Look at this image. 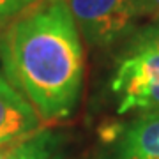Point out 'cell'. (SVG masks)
<instances>
[{
    "instance_id": "7a4b0ae2",
    "label": "cell",
    "mask_w": 159,
    "mask_h": 159,
    "mask_svg": "<svg viewBox=\"0 0 159 159\" xmlns=\"http://www.w3.org/2000/svg\"><path fill=\"white\" fill-rule=\"evenodd\" d=\"M120 115L159 113V51H127L111 80Z\"/></svg>"
},
{
    "instance_id": "9c48e42d",
    "label": "cell",
    "mask_w": 159,
    "mask_h": 159,
    "mask_svg": "<svg viewBox=\"0 0 159 159\" xmlns=\"http://www.w3.org/2000/svg\"><path fill=\"white\" fill-rule=\"evenodd\" d=\"M140 16H147L154 21H159V0H136Z\"/></svg>"
},
{
    "instance_id": "8fae6325",
    "label": "cell",
    "mask_w": 159,
    "mask_h": 159,
    "mask_svg": "<svg viewBox=\"0 0 159 159\" xmlns=\"http://www.w3.org/2000/svg\"><path fill=\"white\" fill-rule=\"evenodd\" d=\"M0 159H7V156L4 152H0Z\"/></svg>"
},
{
    "instance_id": "5b68a950",
    "label": "cell",
    "mask_w": 159,
    "mask_h": 159,
    "mask_svg": "<svg viewBox=\"0 0 159 159\" xmlns=\"http://www.w3.org/2000/svg\"><path fill=\"white\" fill-rule=\"evenodd\" d=\"M113 159H159V113H143L125 125Z\"/></svg>"
},
{
    "instance_id": "8992f818",
    "label": "cell",
    "mask_w": 159,
    "mask_h": 159,
    "mask_svg": "<svg viewBox=\"0 0 159 159\" xmlns=\"http://www.w3.org/2000/svg\"><path fill=\"white\" fill-rule=\"evenodd\" d=\"M4 154L7 159H64V136L53 131H35Z\"/></svg>"
},
{
    "instance_id": "3957f363",
    "label": "cell",
    "mask_w": 159,
    "mask_h": 159,
    "mask_svg": "<svg viewBox=\"0 0 159 159\" xmlns=\"http://www.w3.org/2000/svg\"><path fill=\"white\" fill-rule=\"evenodd\" d=\"M76 27L90 46L108 48L133 34L136 0H66Z\"/></svg>"
},
{
    "instance_id": "6da1fadb",
    "label": "cell",
    "mask_w": 159,
    "mask_h": 159,
    "mask_svg": "<svg viewBox=\"0 0 159 159\" xmlns=\"http://www.w3.org/2000/svg\"><path fill=\"white\" fill-rule=\"evenodd\" d=\"M6 80L41 120L73 113L83 83V48L66 0H39L7 25L0 39Z\"/></svg>"
},
{
    "instance_id": "30bf717a",
    "label": "cell",
    "mask_w": 159,
    "mask_h": 159,
    "mask_svg": "<svg viewBox=\"0 0 159 159\" xmlns=\"http://www.w3.org/2000/svg\"><path fill=\"white\" fill-rule=\"evenodd\" d=\"M7 21H9V20H2V18H0V30H2V29L7 25Z\"/></svg>"
},
{
    "instance_id": "277c9868",
    "label": "cell",
    "mask_w": 159,
    "mask_h": 159,
    "mask_svg": "<svg viewBox=\"0 0 159 159\" xmlns=\"http://www.w3.org/2000/svg\"><path fill=\"white\" fill-rule=\"evenodd\" d=\"M39 124L34 106L0 74V147L34 134Z\"/></svg>"
},
{
    "instance_id": "ba28073f",
    "label": "cell",
    "mask_w": 159,
    "mask_h": 159,
    "mask_svg": "<svg viewBox=\"0 0 159 159\" xmlns=\"http://www.w3.org/2000/svg\"><path fill=\"white\" fill-rule=\"evenodd\" d=\"M37 2L39 0H0V18L11 20Z\"/></svg>"
},
{
    "instance_id": "52a82bcc",
    "label": "cell",
    "mask_w": 159,
    "mask_h": 159,
    "mask_svg": "<svg viewBox=\"0 0 159 159\" xmlns=\"http://www.w3.org/2000/svg\"><path fill=\"white\" fill-rule=\"evenodd\" d=\"M138 50L159 51V21H154L150 25H147V27H143V29L131 34L127 51H138Z\"/></svg>"
}]
</instances>
